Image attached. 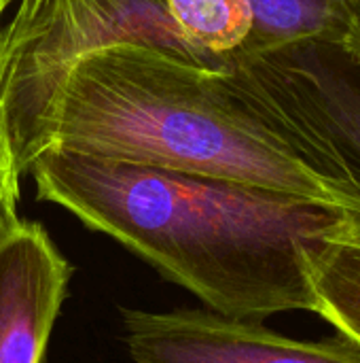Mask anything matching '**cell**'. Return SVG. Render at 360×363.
Listing matches in <instances>:
<instances>
[{"label": "cell", "instance_id": "cell-4", "mask_svg": "<svg viewBox=\"0 0 360 363\" xmlns=\"http://www.w3.org/2000/svg\"><path fill=\"white\" fill-rule=\"evenodd\" d=\"M229 89L261 134L360 213V60L333 40L221 55Z\"/></svg>", "mask_w": 360, "mask_h": 363}, {"label": "cell", "instance_id": "cell-1", "mask_svg": "<svg viewBox=\"0 0 360 363\" xmlns=\"http://www.w3.org/2000/svg\"><path fill=\"white\" fill-rule=\"evenodd\" d=\"M28 174L38 200L115 238L216 315L263 323L314 313L306 253L339 223V206L57 147Z\"/></svg>", "mask_w": 360, "mask_h": 363}, {"label": "cell", "instance_id": "cell-8", "mask_svg": "<svg viewBox=\"0 0 360 363\" xmlns=\"http://www.w3.org/2000/svg\"><path fill=\"white\" fill-rule=\"evenodd\" d=\"M246 4L250 26L236 49L261 51L299 40L342 43V0H246Z\"/></svg>", "mask_w": 360, "mask_h": 363}, {"label": "cell", "instance_id": "cell-9", "mask_svg": "<svg viewBox=\"0 0 360 363\" xmlns=\"http://www.w3.org/2000/svg\"><path fill=\"white\" fill-rule=\"evenodd\" d=\"M182 36L202 53L221 60L248 34L246 0H166Z\"/></svg>", "mask_w": 360, "mask_h": 363}, {"label": "cell", "instance_id": "cell-11", "mask_svg": "<svg viewBox=\"0 0 360 363\" xmlns=\"http://www.w3.org/2000/svg\"><path fill=\"white\" fill-rule=\"evenodd\" d=\"M344 9V36L342 47L360 60V0H342Z\"/></svg>", "mask_w": 360, "mask_h": 363}, {"label": "cell", "instance_id": "cell-13", "mask_svg": "<svg viewBox=\"0 0 360 363\" xmlns=\"http://www.w3.org/2000/svg\"><path fill=\"white\" fill-rule=\"evenodd\" d=\"M11 2H13V0H6V4H11Z\"/></svg>", "mask_w": 360, "mask_h": 363}, {"label": "cell", "instance_id": "cell-5", "mask_svg": "<svg viewBox=\"0 0 360 363\" xmlns=\"http://www.w3.org/2000/svg\"><path fill=\"white\" fill-rule=\"evenodd\" d=\"M121 321L136 363H360L359 345L337 334L297 340L261 321L229 319L208 308H123Z\"/></svg>", "mask_w": 360, "mask_h": 363}, {"label": "cell", "instance_id": "cell-7", "mask_svg": "<svg viewBox=\"0 0 360 363\" xmlns=\"http://www.w3.org/2000/svg\"><path fill=\"white\" fill-rule=\"evenodd\" d=\"M306 266L314 315L360 347V213L342 208L339 223L308 249Z\"/></svg>", "mask_w": 360, "mask_h": 363}, {"label": "cell", "instance_id": "cell-12", "mask_svg": "<svg viewBox=\"0 0 360 363\" xmlns=\"http://www.w3.org/2000/svg\"><path fill=\"white\" fill-rule=\"evenodd\" d=\"M6 6H8V4H6V0H0V23H2V13L6 11Z\"/></svg>", "mask_w": 360, "mask_h": 363}, {"label": "cell", "instance_id": "cell-3", "mask_svg": "<svg viewBox=\"0 0 360 363\" xmlns=\"http://www.w3.org/2000/svg\"><path fill=\"white\" fill-rule=\"evenodd\" d=\"M125 43L195 66L221 64L182 36L166 0H21L0 23V132L21 177L49 149L55 104L72 68Z\"/></svg>", "mask_w": 360, "mask_h": 363}, {"label": "cell", "instance_id": "cell-2", "mask_svg": "<svg viewBox=\"0 0 360 363\" xmlns=\"http://www.w3.org/2000/svg\"><path fill=\"white\" fill-rule=\"evenodd\" d=\"M193 172L333 204L244 113L221 68L115 45L83 57L57 98L49 149Z\"/></svg>", "mask_w": 360, "mask_h": 363}, {"label": "cell", "instance_id": "cell-10", "mask_svg": "<svg viewBox=\"0 0 360 363\" xmlns=\"http://www.w3.org/2000/svg\"><path fill=\"white\" fill-rule=\"evenodd\" d=\"M19 179L11 147L0 132V245L21 225L19 217Z\"/></svg>", "mask_w": 360, "mask_h": 363}, {"label": "cell", "instance_id": "cell-6", "mask_svg": "<svg viewBox=\"0 0 360 363\" xmlns=\"http://www.w3.org/2000/svg\"><path fill=\"white\" fill-rule=\"evenodd\" d=\"M72 266L40 223L0 245V363H40L68 294Z\"/></svg>", "mask_w": 360, "mask_h": 363}]
</instances>
